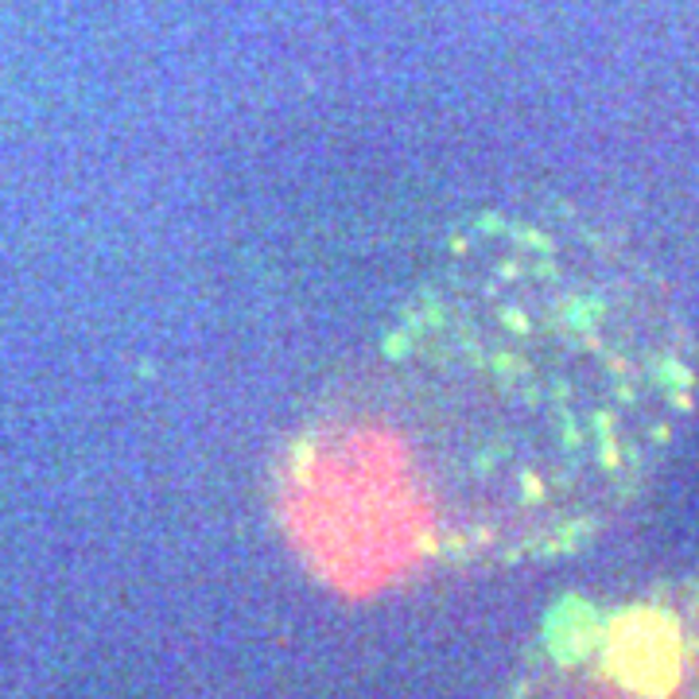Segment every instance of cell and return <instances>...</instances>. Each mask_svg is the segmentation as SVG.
I'll list each match as a JSON object with an SVG mask.
<instances>
[{"instance_id": "1", "label": "cell", "mask_w": 699, "mask_h": 699, "mask_svg": "<svg viewBox=\"0 0 699 699\" xmlns=\"http://www.w3.org/2000/svg\"><path fill=\"white\" fill-rule=\"evenodd\" d=\"M664 276L564 206H490L268 459V509L315 583L377 594L583 552L649 494L696 408Z\"/></svg>"}, {"instance_id": "2", "label": "cell", "mask_w": 699, "mask_h": 699, "mask_svg": "<svg viewBox=\"0 0 699 699\" xmlns=\"http://www.w3.org/2000/svg\"><path fill=\"white\" fill-rule=\"evenodd\" d=\"M502 699H699V576L556 599Z\"/></svg>"}]
</instances>
